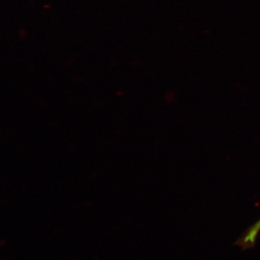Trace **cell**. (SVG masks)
Wrapping results in <instances>:
<instances>
[{
	"instance_id": "6da1fadb",
	"label": "cell",
	"mask_w": 260,
	"mask_h": 260,
	"mask_svg": "<svg viewBox=\"0 0 260 260\" xmlns=\"http://www.w3.org/2000/svg\"><path fill=\"white\" fill-rule=\"evenodd\" d=\"M259 232L260 219L243 234L242 237L238 239L236 244L240 246L242 249H251L255 246L256 239H257Z\"/></svg>"
}]
</instances>
